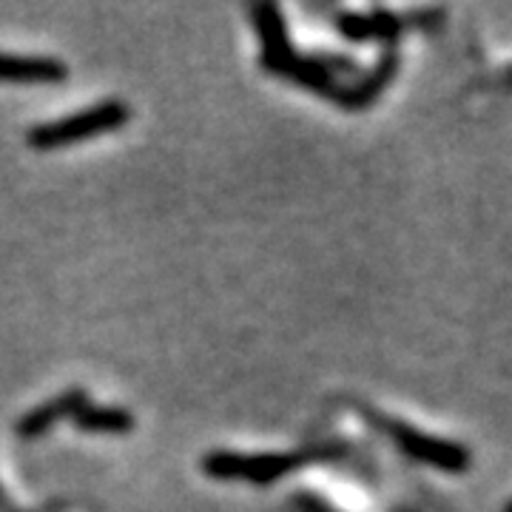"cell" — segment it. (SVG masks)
<instances>
[{
  "mask_svg": "<svg viewBox=\"0 0 512 512\" xmlns=\"http://www.w3.org/2000/svg\"><path fill=\"white\" fill-rule=\"evenodd\" d=\"M345 456V444L328 441V444H311L291 453H231V450H211L202 456V470L220 481H248L256 487H268L293 470L336 461Z\"/></svg>",
  "mask_w": 512,
  "mask_h": 512,
  "instance_id": "6da1fadb",
  "label": "cell"
},
{
  "mask_svg": "<svg viewBox=\"0 0 512 512\" xmlns=\"http://www.w3.org/2000/svg\"><path fill=\"white\" fill-rule=\"evenodd\" d=\"M131 120V109L123 100H103L97 106H89L83 111H74L69 117L49 120L40 126L29 128V146L37 151H55V148L74 146V143H86L92 137L109 134L123 128Z\"/></svg>",
  "mask_w": 512,
  "mask_h": 512,
  "instance_id": "7a4b0ae2",
  "label": "cell"
},
{
  "mask_svg": "<svg viewBox=\"0 0 512 512\" xmlns=\"http://www.w3.org/2000/svg\"><path fill=\"white\" fill-rule=\"evenodd\" d=\"M376 421H379L384 436L393 441L404 456L419 461L424 467H433V470H441V473H464V470H470V450L461 447L458 441L421 433L416 427L396 419H373V424Z\"/></svg>",
  "mask_w": 512,
  "mask_h": 512,
  "instance_id": "3957f363",
  "label": "cell"
},
{
  "mask_svg": "<svg viewBox=\"0 0 512 512\" xmlns=\"http://www.w3.org/2000/svg\"><path fill=\"white\" fill-rule=\"evenodd\" d=\"M83 404H89L86 390H80V387H69V390H63V393L55 396V399L37 404L35 410H29L26 416H20L18 436L20 439H40V436H46V433L55 427L57 421H66V419L72 421L74 413H77Z\"/></svg>",
  "mask_w": 512,
  "mask_h": 512,
  "instance_id": "277c9868",
  "label": "cell"
},
{
  "mask_svg": "<svg viewBox=\"0 0 512 512\" xmlns=\"http://www.w3.org/2000/svg\"><path fill=\"white\" fill-rule=\"evenodd\" d=\"M396 69H399V55L393 49H384V55L379 57V63L373 69H367L365 74H359L356 83H348V86H339L336 94L330 97L333 103H339L342 109H365L370 106L382 89L396 77Z\"/></svg>",
  "mask_w": 512,
  "mask_h": 512,
  "instance_id": "5b68a950",
  "label": "cell"
},
{
  "mask_svg": "<svg viewBox=\"0 0 512 512\" xmlns=\"http://www.w3.org/2000/svg\"><path fill=\"white\" fill-rule=\"evenodd\" d=\"M66 77H69V69L63 60L0 52V83H63Z\"/></svg>",
  "mask_w": 512,
  "mask_h": 512,
  "instance_id": "8992f818",
  "label": "cell"
},
{
  "mask_svg": "<svg viewBox=\"0 0 512 512\" xmlns=\"http://www.w3.org/2000/svg\"><path fill=\"white\" fill-rule=\"evenodd\" d=\"M72 424L80 433H92V436H126L134 430V413L126 407H97V404H83L74 413Z\"/></svg>",
  "mask_w": 512,
  "mask_h": 512,
  "instance_id": "52a82bcc",
  "label": "cell"
},
{
  "mask_svg": "<svg viewBox=\"0 0 512 512\" xmlns=\"http://www.w3.org/2000/svg\"><path fill=\"white\" fill-rule=\"evenodd\" d=\"M367 20H370V35H373V40H382L384 46H393V43L399 40V35H402V18L393 15V12L384 9V6H376V9L367 15Z\"/></svg>",
  "mask_w": 512,
  "mask_h": 512,
  "instance_id": "ba28073f",
  "label": "cell"
},
{
  "mask_svg": "<svg viewBox=\"0 0 512 512\" xmlns=\"http://www.w3.org/2000/svg\"><path fill=\"white\" fill-rule=\"evenodd\" d=\"M336 29H339V35L350 40V43H365V40H373L370 35V20L367 15H359V12H350V9H339L336 12Z\"/></svg>",
  "mask_w": 512,
  "mask_h": 512,
  "instance_id": "9c48e42d",
  "label": "cell"
},
{
  "mask_svg": "<svg viewBox=\"0 0 512 512\" xmlns=\"http://www.w3.org/2000/svg\"><path fill=\"white\" fill-rule=\"evenodd\" d=\"M296 510L299 512H336L333 507H328L319 495L311 493H299L296 495Z\"/></svg>",
  "mask_w": 512,
  "mask_h": 512,
  "instance_id": "30bf717a",
  "label": "cell"
},
{
  "mask_svg": "<svg viewBox=\"0 0 512 512\" xmlns=\"http://www.w3.org/2000/svg\"><path fill=\"white\" fill-rule=\"evenodd\" d=\"M0 510H3V493H0Z\"/></svg>",
  "mask_w": 512,
  "mask_h": 512,
  "instance_id": "8fae6325",
  "label": "cell"
}]
</instances>
